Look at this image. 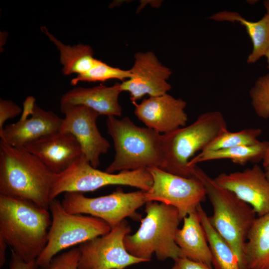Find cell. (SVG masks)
I'll return each mask as SVG.
<instances>
[{"mask_svg": "<svg viewBox=\"0 0 269 269\" xmlns=\"http://www.w3.org/2000/svg\"><path fill=\"white\" fill-rule=\"evenodd\" d=\"M131 77L130 69L124 70L114 67L99 60L88 72L77 75L71 80L70 83L72 85H76L80 82H104L110 79H118L123 82Z\"/></svg>", "mask_w": 269, "mask_h": 269, "instance_id": "cell-26", "label": "cell"}, {"mask_svg": "<svg viewBox=\"0 0 269 269\" xmlns=\"http://www.w3.org/2000/svg\"><path fill=\"white\" fill-rule=\"evenodd\" d=\"M49 211L51 224L46 245L36 260L39 267L48 266L60 251L104 236L112 229L98 218L67 212L61 202L56 199L50 201Z\"/></svg>", "mask_w": 269, "mask_h": 269, "instance_id": "cell-8", "label": "cell"}, {"mask_svg": "<svg viewBox=\"0 0 269 269\" xmlns=\"http://www.w3.org/2000/svg\"><path fill=\"white\" fill-rule=\"evenodd\" d=\"M131 232L124 220L108 234L80 244L78 269H124L146 262L127 251L124 239Z\"/></svg>", "mask_w": 269, "mask_h": 269, "instance_id": "cell-11", "label": "cell"}, {"mask_svg": "<svg viewBox=\"0 0 269 269\" xmlns=\"http://www.w3.org/2000/svg\"><path fill=\"white\" fill-rule=\"evenodd\" d=\"M63 118L35 104L30 118L6 126L0 132V140L16 147L60 131Z\"/></svg>", "mask_w": 269, "mask_h": 269, "instance_id": "cell-17", "label": "cell"}, {"mask_svg": "<svg viewBox=\"0 0 269 269\" xmlns=\"http://www.w3.org/2000/svg\"><path fill=\"white\" fill-rule=\"evenodd\" d=\"M41 29L59 50L60 61L63 65L62 71L64 75L83 74L91 69L98 61L99 60L93 57V50L90 46L83 44L73 46L65 45L50 33L45 26H42Z\"/></svg>", "mask_w": 269, "mask_h": 269, "instance_id": "cell-22", "label": "cell"}, {"mask_svg": "<svg viewBox=\"0 0 269 269\" xmlns=\"http://www.w3.org/2000/svg\"><path fill=\"white\" fill-rule=\"evenodd\" d=\"M194 177L203 184L213 207L209 221L218 234L232 247L244 269V247L257 214L249 204L219 185L198 166Z\"/></svg>", "mask_w": 269, "mask_h": 269, "instance_id": "cell-6", "label": "cell"}, {"mask_svg": "<svg viewBox=\"0 0 269 269\" xmlns=\"http://www.w3.org/2000/svg\"><path fill=\"white\" fill-rule=\"evenodd\" d=\"M264 5L267 9V13H269V0L265 1Z\"/></svg>", "mask_w": 269, "mask_h": 269, "instance_id": "cell-35", "label": "cell"}, {"mask_svg": "<svg viewBox=\"0 0 269 269\" xmlns=\"http://www.w3.org/2000/svg\"><path fill=\"white\" fill-rule=\"evenodd\" d=\"M122 92L119 83L112 86L100 84L90 88L76 87L62 95L60 103L85 106L100 115L121 116L122 109L119 96Z\"/></svg>", "mask_w": 269, "mask_h": 269, "instance_id": "cell-18", "label": "cell"}, {"mask_svg": "<svg viewBox=\"0 0 269 269\" xmlns=\"http://www.w3.org/2000/svg\"><path fill=\"white\" fill-rule=\"evenodd\" d=\"M36 260L25 262L11 251L9 269H38Z\"/></svg>", "mask_w": 269, "mask_h": 269, "instance_id": "cell-31", "label": "cell"}, {"mask_svg": "<svg viewBox=\"0 0 269 269\" xmlns=\"http://www.w3.org/2000/svg\"><path fill=\"white\" fill-rule=\"evenodd\" d=\"M186 102L167 93L144 99L135 103L134 114L146 127L163 134L186 126L188 116Z\"/></svg>", "mask_w": 269, "mask_h": 269, "instance_id": "cell-15", "label": "cell"}, {"mask_svg": "<svg viewBox=\"0 0 269 269\" xmlns=\"http://www.w3.org/2000/svg\"><path fill=\"white\" fill-rule=\"evenodd\" d=\"M172 269H213V268L202 263L185 258H179L174 260Z\"/></svg>", "mask_w": 269, "mask_h": 269, "instance_id": "cell-30", "label": "cell"}, {"mask_svg": "<svg viewBox=\"0 0 269 269\" xmlns=\"http://www.w3.org/2000/svg\"><path fill=\"white\" fill-rule=\"evenodd\" d=\"M214 179L251 206L258 217L269 213V181L257 164L242 171L221 173Z\"/></svg>", "mask_w": 269, "mask_h": 269, "instance_id": "cell-14", "label": "cell"}, {"mask_svg": "<svg viewBox=\"0 0 269 269\" xmlns=\"http://www.w3.org/2000/svg\"><path fill=\"white\" fill-rule=\"evenodd\" d=\"M7 244L4 240L0 237V267H3L5 262L6 250Z\"/></svg>", "mask_w": 269, "mask_h": 269, "instance_id": "cell-33", "label": "cell"}, {"mask_svg": "<svg viewBox=\"0 0 269 269\" xmlns=\"http://www.w3.org/2000/svg\"><path fill=\"white\" fill-rule=\"evenodd\" d=\"M146 203L145 191L125 193L118 189L109 195L90 198L83 193L66 192L61 203L66 211L74 214H88L106 222L113 229L127 217L140 218L136 211Z\"/></svg>", "mask_w": 269, "mask_h": 269, "instance_id": "cell-9", "label": "cell"}, {"mask_svg": "<svg viewBox=\"0 0 269 269\" xmlns=\"http://www.w3.org/2000/svg\"><path fill=\"white\" fill-rule=\"evenodd\" d=\"M23 148L38 158L55 174L64 171L82 154L75 137L60 131L28 143Z\"/></svg>", "mask_w": 269, "mask_h": 269, "instance_id": "cell-16", "label": "cell"}, {"mask_svg": "<svg viewBox=\"0 0 269 269\" xmlns=\"http://www.w3.org/2000/svg\"><path fill=\"white\" fill-rule=\"evenodd\" d=\"M80 251L74 248L52 258L48 266L38 269H78Z\"/></svg>", "mask_w": 269, "mask_h": 269, "instance_id": "cell-28", "label": "cell"}, {"mask_svg": "<svg viewBox=\"0 0 269 269\" xmlns=\"http://www.w3.org/2000/svg\"><path fill=\"white\" fill-rule=\"evenodd\" d=\"M147 170L153 183L150 189L145 191L146 202L156 201L173 206L181 220L196 211L207 196L203 184L196 178L182 177L156 167Z\"/></svg>", "mask_w": 269, "mask_h": 269, "instance_id": "cell-10", "label": "cell"}, {"mask_svg": "<svg viewBox=\"0 0 269 269\" xmlns=\"http://www.w3.org/2000/svg\"><path fill=\"white\" fill-rule=\"evenodd\" d=\"M22 113L20 107L11 100L0 99V132L3 129L4 123Z\"/></svg>", "mask_w": 269, "mask_h": 269, "instance_id": "cell-29", "label": "cell"}, {"mask_svg": "<svg viewBox=\"0 0 269 269\" xmlns=\"http://www.w3.org/2000/svg\"><path fill=\"white\" fill-rule=\"evenodd\" d=\"M244 255L246 269H269V213L255 219Z\"/></svg>", "mask_w": 269, "mask_h": 269, "instance_id": "cell-20", "label": "cell"}, {"mask_svg": "<svg viewBox=\"0 0 269 269\" xmlns=\"http://www.w3.org/2000/svg\"><path fill=\"white\" fill-rule=\"evenodd\" d=\"M252 107L259 117L269 118V73L258 79L249 93Z\"/></svg>", "mask_w": 269, "mask_h": 269, "instance_id": "cell-27", "label": "cell"}, {"mask_svg": "<svg viewBox=\"0 0 269 269\" xmlns=\"http://www.w3.org/2000/svg\"><path fill=\"white\" fill-rule=\"evenodd\" d=\"M106 125L113 141L115 155L106 172L162 168L161 134L147 127L136 126L128 117L118 119L108 116Z\"/></svg>", "mask_w": 269, "mask_h": 269, "instance_id": "cell-4", "label": "cell"}, {"mask_svg": "<svg viewBox=\"0 0 269 269\" xmlns=\"http://www.w3.org/2000/svg\"><path fill=\"white\" fill-rule=\"evenodd\" d=\"M35 104L34 97L32 96L27 97L23 102V109L19 120H24L30 117L33 112Z\"/></svg>", "mask_w": 269, "mask_h": 269, "instance_id": "cell-32", "label": "cell"}, {"mask_svg": "<svg viewBox=\"0 0 269 269\" xmlns=\"http://www.w3.org/2000/svg\"><path fill=\"white\" fill-rule=\"evenodd\" d=\"M265 56L267 58V62H268V67L269 68V51H268V52L267 53Z\"/></svg>", "mask_w": 269, "mask_h": 269, "instance_id": "cell-36", "label": "cell"}, {"mask_svg": "<svg viewBox=\"0 0 269 269\" xmlns=\"http://www.w3.org/2000/svg\"><path fill=\"white\" fill-rule=\"evenodd\" d=\"M197 212L206 234L215 269H244L232 247L213 228L201 204L198 206Z\"/></svg>", "mask_w": 269, "mask_h": 269, "instance_id": "cell-24", "label": "cell"}, {"mask_svg": "<svg viewBox=\"0 0 269 269\" xmlns=\"http://www.w3.org/2000/svg\"><path fill=\"white\" fill-rule=\"evenodd\" d=\"M183 220V226L177 230L175 237V243L181 252V258L212 267L211 251L197 210Z\"/></svg>", "mask_w": 269, "mask_h": 269, "instance_id": "cell-19", "label": "cell"}, {"mask_svg": "<svg viewBox=\"0 0 269 269\" xmlns=\"http://www.w3.org/2000/svg\"><path fill=\"white\" fill-rule=\"evenodd\" d=\"M262 161L265 175L269 181V147L267 149Z\"/></svg>", "mask_w": 269, "mask_h": 269, "instance_id": "cell-34", "label": "cell"}, {"mask_svg": "<svg viewBox=\"0 0 269 269\" xmlns=\"http://www.w3.org/2000/svg\"><path fill=\"white\" fill-rule=\"evenodd\" d=\"M262 132V130L259 128L246 129L236 132L227 130L210 143L204 150L253 145L260 141L258 138Z\"/></svg>", "mask_w": 269, "mask_h": 269, "instance_id": "cell-25", "label": "cell"}, {"mask_svg": "<svg viewBox=\"0 0 269 269\" xmlns=\"http://www.w3.org/2000/svg\"><path fill=\"white\" fill-rule=\"evenodd\" d=\"M49 210L0 194V237L25 262L36 260L47 243Z\"/></svg>", "mask_w": 269, "mask_h": 269, "instance_id": "cell-1", "label": "cell"}, {"mask_svg": "<svg viewBox=\"0 0 269 269\" xmlns=\"http://www.w3.org/2000/svg\"><path fill=\"white\" fill-rule=\"evenodd\" d=\"M60 109L64 118L60 131L75 137L82 154L97 168L100 165V155L106 153L110 147L109 142L101 134L96 125L99 114L83 105L61 104Z\"/></svg>", "mask_w": 269, "mask_h": 269, "instance_id": "cell-12", "label": "cell"}, {"mask_svg": "<svg viewBox=\"0 0 269 269\" xmlns=\"http://www.w3.org/2000/svg\"><path fill=\"white\" fill-rule=\"evenodd\" d=\"M134 57V65L130 69L131 78L121 83L122 91L130 93L133 104L145 95L158 96L171 89L167 80L172 71L159 61L153 52H139Z\"/></svg>", "mask_w": 269, "mask_h": 269, "instance_id": "cell-13", "label": "cell"}, {"mask_svg": "<svg viewBox=\"0 0 269 269\" xmlns=\"http://www.w3.org/2000/svg\"><path fill=\"white\" fill-rule=\"evenodd\" d=\"M223 114L217 111L199 115L191 124L162 134L161 169L186 178H195L197 166H188L195 154L204 150L221 134L227 131Z\"/></svg>", "mask_w": 269, "mask_h": 269, "instance_id": "cell-3", "label": "cell"}, {"mask_svg": "<svg viewBox=\"0 0 269 269\" xmlns=\"http://www.w3.org/2000/svg\"><path fill=\"white\" fill-rule=\"evenodd\" d=\"M146 216L140 220L137 231L124 239L127 251L132 256L149 262L153 254L157 259L174 261L182 257L175 243V234L181 219L178 210L163 203H145Z\"/></svg>", "mask_w": 269, "mask_h": 269, "instance_id": "cell-5", "label": "cell"}, {"mask_svg": "<svg viewBox=\"0 0 269 269\" xmlns=\"http://www.w3.org/2000/svg\"><path fill=\"white\" fill-rule=\"evenodd\" d=\"M269 147V141H259L251 145L233 147L214 150H203L194 156L189 162L188 166L193 167L205 161L229 159L234 163L244 165L248 162L257 163L262 161Z\"/></svg>", "mask_w": 269, "mask_h": 269, "instance_id": "cell-23", "label": "cell"}, {"mask_svg": "<svg viewBox=\"0 0 269 269\" xmlns=\"http://www.w3.org/2000/svg\"><path fill=\"white\" fill-rule=\"evenodd\" d=\"M52 172L23 147L0 142V194L29 201L49 210Z\"/></svg>", "mask_w": 269, "mask_h": 269, "instance_id": "cell-2", "label": "cell"}, {"mask_svg": "<svg viewBox=\"0 0 269 269\" xmlns=\"http://www.w3.org/2000/svg\"><path fill=\"white\" fill-rule=\"evenodd\" d=\"M153 183L147 169L109 173L93 167L83 154L63 172L56 174L50 193V201L62 193L90 192L113 185L136 187L147 191Z\"/></svg>", "mask_w": 269, "mask_h": 269, "instance_id": "cell-7", "label": "cell"}, {"mask_svg": "<svg viewBox=\"0 0 269 269\" xmlns=\"http://www.w3.org/2000/svg\"><path fill=\"white\" fill-rule=\"evenodd\" d=\"M210 18L217 21H237L245 27L253 45L252 52L248 57L247 63H255L269 51V13L255 22L246 20L237 12L227 11L216 13Z\"/></svg>", "mask_w": 269, "mask_h": 269, "instance_id": "cell-21", "label": "cell"}]
</instances>
